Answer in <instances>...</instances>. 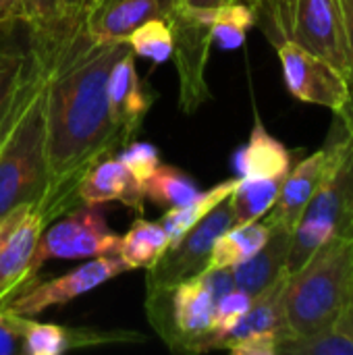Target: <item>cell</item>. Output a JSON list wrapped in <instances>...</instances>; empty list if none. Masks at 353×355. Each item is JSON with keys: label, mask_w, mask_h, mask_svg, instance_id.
<instances>
[{"label": "cell", "mask_w": 353, "mask_h": 355, "mask_svg": "<svg viewBox=\"0 0 353 355\" xmlns=\"http://www.w3.org/2000/svg\"><path fill=\"white\" fill-rule=\"evenodd\" d=\"M127 50V42L94 40L85 15L56 17L48 29L31 33L29 56L46 89L50 185L40 206L48 225L79 204L77 187L92 164L125 146L110 119L108 77Z\"/></svg>", "instance_id": "cell-1"}, {"label": "cell", "mask_w": 353, "mask_h": 355, "mask_svg": "<svg viewBox=\"0 0 353 355\" xmlns=\"http://www.w3.org/2000/svg\"><path fill=\"white\" fill-rule=\"evenodd\" d=\"M50 185L46 89L37 62L27 71L0 135V216L23 204H42Z\"/></svg>", "instance_id": "cell-2"}, {"label": "cell", "mask_w": 353, "mask_h": 355, "mask_svg": "<svg viewBox=\"0 0 353 355\" xmlns=\"http://www.w3.org/2000/svg\"><path fill=\"white\" fill-rule=\"evenodd\" d=\"M353 297V237H331L285 285V318L291 337L337 322Z\"/></svg>", "instance_id": "cell-3"}, {"label": "cell", "mask_w": 353, "mask_h": 355, "mask_svg": "<svg viewBox=\"0 0 353 355\" xmlns=\"http://www.w3.org/2000/svg\"><path fill=\"white\" fill-rule=\"evenodd\" d=\"M320 185L300 223L329 235L353 237V125L335 116Z\"/></svg>", "instance_id": "cell-4"}, {"label": "cell", "mask_w": 353, "mask_h": 355, "mask_svg": "<svg viewBox=\"0 0 353 355\" xmlns=\"http://www.w3.org/2000/svg\"><path fill=\"white\" fill-rule=\"evenodd\" d=\"M146 312L173 352H189V345L212 327L214 300L200 277H193L169 291L146 293Z\"/></svg>", "instance_id": "cell-5"}, {"label": "cell", "mask_w": 353, "mask_h": 355, "mask_svg": "<svg viewBox=\"0 0 353 355\" xmlns=\"http://www.w3.org/2000/svg\"><path fill=\"white\" fill-rule=\"evenodd\" d=\"M289 40L331 62L353 83L347 0H291Z\"/></svg>", "instance_id": "cell-6"}, {"label": "cell", "mask_w": 353, "mask_h": 355, "mask_svg": "<svg viewBox=\"0 0 353 355\" xmlns=\"http://www.w3.org/2000/svg\"><path fill=\"white\" fill-rule=\"evenodd\" d=\"M121 237L106 225L100 206H79L62 216L48 231L44 229L35 254L33 275L50 260H85L98 256H114L121 248Z\"/></svg>", "instance_id": "cell-7"}, {"label": "cell", "mask_w": 353, "mask_h": 355, "mask_svg": "<svg viewBox=\"0 0 353 355\" xmlns=\"http://www.w3.org/2000/svg\"><path fill=\"white\" fill-rule=\"evenodd\" d=\"M169 23L175 40L173 60L179 73V106L183 112L191 114L210 100L206 64L212 48V10H193L179 4L169 17Z\"/></svg>", "instance_id": "cell-8"}, {"label": "cell", "mask_w": 353, "mask_h": 355, "mask_svg": "<svg viewBox=\"0 0 353 355\" xmlns=\"http://www.w3.org/2000/svg\"><path fill=\"white\" fill-rule=\"evenodd\" d=\"M283 79L291 96L302 102L325 106L333 110L335 116H341L352 106V81L335 69L325 58L312 54L293 40H283L275 44Z\"/></svg>", "instance_id": "cell-9"}, {"label": "cell", "mask_w": 353, "mask_h": 355, "mask_svg": "<svg viewBox=\"0 0 353 355\" xmlns=\"http://www.w3.org/2000/svg\"><path fill=\"white\" fill-rule=\"evenodd\" d=\"M233 227V210L229 198L204 216L179 243L169 245L162 258L146 268V293L169 291L175 285L202 275L208 266L214 241Z\"/></svg>", "instance_id": "cell-10"}, {"label": "cell", "mask_w": 353, "mask_h": 355, "mask_svg": "<svg viewBox=\"0 0 353 355\" xmlns=\"http://www.w3.org/2000/svg\"><path fill=\"white\" fill-rule=\"evenodd\" d=\"M129 270L131 268L119 254L98 256V258H92L89 262L81 264L79 268H75L62 277H56V279L37 281L33 277L2 308L10 314L33 318V316L46 312L48 308L69 304L75 297L85 295L92 289H96V287L108 283L110 279H114L123 272H129Z\"/></svg>", "instance_id": "cell-11"}, {"label": "cell", "mask_w": 353, "mask_h": 355, "mask_svg": "<svg viewBox=\"0 0 353 355\" xmlns=\"http://www.w3.org/2000/svg\"><path fill=\"white\" fill-rule=\"evenodd\" d=\"M46 227L40 204H23L0 216V308L35 277L33 254Z\"/></svg>", "instance_id": "cell-12"}, {"label": "cell", "mask_w": 353, "mask_h": 355, "mask_svg": "<svg viewBox=\"0 0 353 355\" xmlns=\"http://www.w3.org/2000/svg\"><path fill=\"white\" fill-rule=\"evenodd\" d=\"M181 0H96L85 12V27L98 42H125L150 19H169Z\"/></svg>", "instance_id": "cell-13"}, {"label": "cell", "mask_w": 353, "mask_h": 355, "mask_svg": "<svg viewBox=\"0 0 353 355\" xmlns=\"http://www.w3.org/2000/svg\"><path fill=\"white\" fill-rule=\"evenodd\" d=\"M152 106V96L146 92L135 67V54L127 50L110 69L108 77V108L110 119L127 146L137 131Z\"/></svg>", "instance_id": "cell-14"}, {"label": "cell", "mask_w": 353, "mask_h": 355, "mask_svg": "<svg viewBox=\"0 0 353 355\" xmlns=\"http://www.w3.org/2000/svg\"><path fill=\"white\" fill-rule=\"evenodd\" d=\"M77 198L85 206H104L108 202H121L137 214L144 212V185L114 154L100 158L83 175Z\"/></svg>", "instance_id": "cell-15"}, {"label": "cell", "mask_w": 353, "mask_h": 355, "mask_svg": "<svg viewBox=\"0 0 353 355\" xmlns=\"http://www.w3.org/2000/svg\"><path fill=\"white\" fill-rule=\"evenodd\" d=\"M146 337L131 331L67 329L27 318L23 333V355H58L69 349L98 347L108 343H144Z\"/></svg>", "instance_id": "cell-16"}, {"label": "cell", "mask_w": 353, "mask_h": 355, "mask_svg": "<svg viewBox=\"0 0 353 355\" xmlns=\"http://www.w3.org/2000/svg\"><path fill=\"white\" fill-rule=\"evenodd\" d=\"M325 164H327V148L322 146L318 152L306 156L302 162L291 166V171L283 179L277 202L268 210L264 223L283 225L293 231L320 185Z\"/></svg>", "instance_id": "cell-17"}, {"label": "cell", "mask_w": 353, "mask_h": 355, "mask_svg": "<svg viewBox=\"0 0 353 355\" xmlns=\"http://www.w3.org/2000/svg\"><path fill=\"white\" fill-rule=\"evenodd\" d=\"M268 227L270 233L266 243L252 258L231 266L237 289L250 293L252 297L260 295L266 287H270L279 277L287 272V258L291 250L293 231L283 225H268Z\"/></svg>", "instance_id": "cell-18"}, {"label": "cell", "mask_w": 353, "mask_h": 355, "mask_svg": "<svg viewBox=\"0 0 353 355\" xmlns=\"http://www.w3.org/2000/svg\"><path fill=\"white\" fill-rule=\"evenodd\" d=\"M289 272L279 277L270 287L252 300L250 310L218 339V349H227L243 337L258 333H281L285 339L291 337L285 318V285Z\"/></svg>", "instance_id": "cell-19"}, {"label": "cell", "mask_w": 353, "mask_h": 355, "mask_svg": "<svg viewBox=\"0 0 353 355\" xmlns=\"http://www.w3.org/2000/svg\"><path fill=\"white\" fill-rule=\"evenodd\" d=\"M237 177H262L277 179L287 177L293 166L291 152L266 131V127L256 119V125L250 133L246 146H241L233 158Z\"/></svg>", "instance_id": "cell-20"}, {"label": "cell", "mask_w": 353, "mask_h": 355, "mask_svg": "<svg viewBox=\"0 0 353 355\" xmlns=\"http://www.w3.org/2000/svg\"><path fill=\"white\" fill-rule=\"evenodd\" d=\"M268 233H270V227L262 218L256 223H248V225H233L214 241L206 270L231 268L252 258L266 243Z\"/></svg>", "instance_id": "cell-21"}, {"label": "cell", "mask_w": 353, "mask_h": 355, "mask_svg": "<svg viewBox=\"0 0 353 355\" xmlns=\"http://www.w3.org/2000/svg\"><path fill=\"white\" fill-rule=\"evenodd\" d=\"M235 185H237V177L221 181L218 185L202 191L191 204L181 208H169L158 220L169 235V245L179 243L204 216H208L218 204H223L233 193Z\"/></svg>", "instance_id": "cell-22"}, {"label": "cell", "mask_w": 353, "mask_h": 355, "mask_svg": "<svg viewBox=\"0 0 353 355\" xmlns=\"http://www.w3.org/2000/svg\"><path fill=\"white\" fill-rule=\"evenodd\" d=\"M285 177L262 179V177H237V185L229 196L233 210V225H248L264 218L275 206Z\"/></svg>", "instance_id": "cell-23"}, {"label": "cell", "mask_w": 353, "mask_h": 355, "mask_svg": "<svg viewBox=\"0 0 353 355\" xmlns=\"http://www.w3.org/2000/svg\"><path fill=\"white\" fill-rule=\"evenodd\" d=\"M169 248V235L160 223H150L146 218H135L131 229L121 237L119 256L133 268L154 266Z\"/></svg>", "instance_id": "cell-24"}, {"label": "cell", "mask_w": 353, "mask_h": 355, "mask_svg": "<svg viewBox=\"0 0 353 355\" xmlns=\"http://www.w3.org/2000/svg\"><path fill=\"white\" fill-rule=\"evenodd\" d=\"M141 185L146 198L164 210L187 206L202 193L187 173L171 164H158L156 171Z\"/></svg>", "instance_id": "cell-25"}, {"label": "cell", "mask_w": 353, "mask_h": 355, "mask_svg": "<svg viewBox=\"0 0 353 355\" xmlns=\"http://www.w3.org/2000/svg\"><path fill=\"white\" fill-rule=\"evenodd\" d=\"M256 25V10L248 0H233L212 10L210 35L212 44L221 50L241 48L248 31Z\"/></svg>", "instance_id": "cell-26"}, {"label": "cell", "mask_w": 353, "mask_h": 355, "mask_svg": "<svg viewBox=\"0 0 353 355\" xmlns=\"http://www.w3.org/2000/svg\"><path fill=\"white\" fill-rule=\"evenodd\" d=\"M277 355H353V337L331 324L304 337L283 339Z\"/></svg>", "instance_id": "cell-27"}, {"label": "cell", "mask_w": 353, "mask_h": 355, "mask_svg": "<svg viewBox=\"0 0 353 355\" xmlns=\"http://www.w3.org/2000/svg\"><path fill=\"white\" fill-rule=\"evenodd\" d=\"M133 54L152 60L154 64H162L173 58V27L169 19H150L135 27L125 40Z\"/></svg>", "instance_id": "cell-28"}, {"label": "cell", "mask_w": 353, "mask_h": 355, "mask_svg": "<svg viewBox=\"0 0 353 355\" xmlns=\"http://www.w3.org/2000/svg\"><path fill=\"white\" fill-rule=\"evenodd\" d=\"M256 10V25H262L273 44L289 40L291 0H250Z\"/></svg>", "instance_id": "cell-29"}, {"label": "cell", "mask_w": 353, "mask_h": 355, "mask_svg": "<svg viewBox=\"0 0 353 355\" xmlns=\"http://www.w3.org/2000/svg\"><path fill=\"white\" fill-rule=\"evenodd\" d=\"M27 71V54L0 50V112L17 96Z\"/></svg>", "instance_id": "cell-30"}, {"label": "cell", "mask_w": 353, "mask_h": 355, "mask_svg": "<svg viewBox=\"0 0 353 355\" xmlns=\"http://www.w3.org/2000/svg\"><path fill=\"white\" fill-rule=\"evenodd\" d=\"M119 160L135 175V179L144 183L160 164V152L148 141H129L121 148Z\"/></svg>", "instance_id": "cell-31"}, {"label": "cell", "mask_w": 353, "mask_h": 355, "mask_svg": "<svg viewBox=\"0 0 353 355\" xmlns=\"http://www.w3.org/2000/svg\"><path fill=\"white\" fill-rule=\"evenodd\" d=\"M27 318L0 308V355H23V333Z\"/></svg>", "instance_id": "cell-32"}, {"label": "cell", "mask_w": 353, "mask_h": 355, "mask_svg": "<svg viewBox=\"0 0 353 355\" xmlns=\"http://www.w3.org/2000/svg\"><path fill=\"white\" fill-rule=\"evenodd\" d=\"M60 0H21L23 21L29 27V33H37L48 29L58 17Z\"/></svg>", "instance_id": "cell-33"}, {"label": "cell", "mask_w": 353, "mask_h": 355, "mask_svg": "<svg viewBox=\"0 0 353 355\" xmlns=\"http://www.w3.org/2000/svg\"><path fill=\"white\" fill-rule=\"evenodd\" d=\"M285 337L281 333H258L239 339L237 343L227 347V352L235 355H277L279 343Z\"/></svg>", "instance_id": "cell-34"}, {"label": "cell", "mask_w": 353, "mask_h": 355, "mask_svg": "<svg viewBox=\"0 0 353 355\" xmlns=\"http://www.w3.org/2000/svg\"><path fill=\"white\" fill-rule=\"evenodd\" d=\"M200 281L204 283V287L210 291L212 300L218 302L223 295H227L229 291L237 289L235 285V277L231 268H212V270H204L202 275H198Z\"/></svg>", "instance_id": "cell-35"}, {"label": "cell", "mask_w": 353, "mask_h": 355, "mask_svg": "<svg viewBox=\"0 0 353 355\" xmlns=\"http://www.w3.org/2000/svg\"><path fill=\"white\" fill-rule=\"evenodd\" d=\"M96 0H60L58 2V17H83L89 6L94 4Z\"/></svg>", "instance_id": "cell-36"}, {"label": "cell", "mask_w": 353, "mask_h": 355, "mask_svg": "<svg viewBox=\"0 0 353 355\" xmlns=\"http://www.w3.org/2000/svg\"><path fill=\"white\" fill-rule=\"evenodd\" d=\"M15 21H23L21 0H0V27L10 25Z\"/></svg>", "instance_id": "cell-37"}, {"label": "cell", "mask_w": 353, "mask_h": 355, "mask_svg": "<svg viewBox=\"0 0 353 355\" xmlns=\"http://www.w3.org/2000/svg\"><path fill=\"white\" fill-rule=\"evenodd\" d=\"M229 2H233V0H181L183 6L193 8V10H216Z\"/></svg>", "instance_id": "cell-38"}, {"label": "cell", "mask_w": 353, "mask_h": 355, "mask_svg": "<svg viewBox=\"0 0 353 355\" xmlns=\"http://www.w3.org/2000/svg\"><path fill=\"white\" fill-rule=\"evenodd\" d=\"M339 329H343L345 333H350L353 337V302L352 304H347V308L341 312V316L337 318V322H335Z\"/></svg>", "instance_id": "cell-39"}, {"label": "cell", "mask_w": 353, "mask_h": 355, "mask_svg": "<svg viewBox=\"0 0 353 355\" xmlns=\"http://www.w3.org/2000/svg\"><path fill=\"white\" fill-rule=\"evenodd\" d=\"M12 100H15V98H12ZM10 106H12V102H10V104H8V106H6V108L0 112V135H2V131H4V125H6V116H8V110H10Z\"/></svg>", "instance_id": "cell-40"}, {"label": "cell", "mask_w": 353, "mask_h": 355, "mask_svg": "<svg viewBox=\"0 0 353 355\" xmlns=\"http://www.w3.org/2000/svg\"><path fill=\"white\" fill-rule=\"evenodd\" d=\"M347 8H350V33H352V46H353V0H347Z\"/></svg>", "instance_id": "cell-41"}, {"label": "cell", "mask_w": 353, "mask_h": 355, "mask_svg": "<svg viewBox=\"0 0 353 355\" xmlns=\"http://www.w3.org/2000/svg\"><path fill=\"white\" fill-rule=\"evenodd\" d=\"M352 87H353V83H352ZM339 119H343V121H347V123H352L353 125V96H352V106H350V110H347L345 114H341Z\"/></svg>", "instance_id": "cell-42"}, {"label": "cell", "mask_w": 353, "mask_h": 355, "mask_svg": "<svg viewBox=\"0 0 353 355\" xmlns=\"http://www.w3.org/2000/svg\"><path fill=\"white\" fill-rule=\"evenodd\" d=\"M352 302H353V297H352Z\"/></svg>", "instance_id": "cell-43"}]
</instances>
